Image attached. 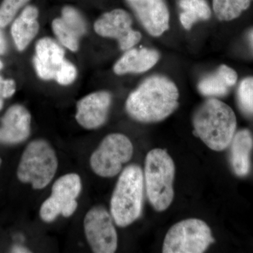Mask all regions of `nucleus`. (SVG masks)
I'll return each mask as SVG.
<instances>
[{
    "label": "nucleus",
    "mask_w": 253,
    "mask_h": 253,
    "mask_svg": "<svg viewBox=\"0 0 253 253\" xmlns=\"http://www.w3.org/2000/svg\"><path fill=\"white\" fill-rule=\"evenodd\" d=\"M179 89L166 76L155 75L145 79L126 101L128 115L143 123L161 122L179 106Z\"/></svg>",
    "instance_id": "obj_1"
},
{
    "label": "nucleus",
    "mask_w": 253,
    "mask_h": 253,
    "mask_svg": "<svg viewBox=\"0 0 253 253\" xmlns=\"http://www.w3.org/2000/svg\"><path fill=\"white\" fill-rule=\"evenodd\" d=\"M194 134L213 151L229 147L236 133V117L225 103L210 98L195 111L192 118Z\"/></svg>",
    "instance_id": "obj_2"
},
{
    "label": "nucleus",
    "mask_w": 253,
    "mask_h": 253,
    "mask_svg": "<svg viewBox=\"0 0 253 253\" xmlns=\"http://www.w3.org/2000/svg\"><path fill=\"white\" fill-rule=\"evenodd\" d=\"M144 178L137 165L125 168L118 178L111 200V214L116 225H130L142 212Z\"/></svg>",
    "instance_id": "obj_3"
},
{
    "label": "nucleus",
    "mask_w": 253,
    "mask_h": 253,
    "mask_svg": "<svg viewBox=\"0 0 253 253\" xmlns=\"http://www.w3.org/2000/svg\"><path fill=\"white\" fill-rule=\"evenodd\" d=\"M175 166L166 150L150 151L145 160L144 184L150 204L156 211L167 210L174 199Z\"/></svg>",
    "instance_id": "obj_4"
},
{
    "label": "nucleus",
    "mask_w": 253,
    "mask_h": 253,
    "mask_svg": "<svg viewBox=\"0 0 253 253\" xmlns=\"http://www.w3.org/2000/svg\"><path fill=\"white\" fill-rule=\"evenodd\" d=\"M58 168V159L51 145L36 139L26 146L17 169V177L35 189H44L51 182Z\"/></svg>",
    "instance_id": "obj_5"
},
{
    "label": "nucleus",
    "mask_w": 253,
    "mask_h": 253,
    "mask_svg": "<svg viewBox=\"0 0 253 253\" xmlns=\"http://www.w3.org/2000/svg\"><path fill=\"white\" fill-rule=\"evenodd\" d=\"M214 242L209 226L204 221L191 218L179 221L169 229L163 253H202Z\"/></svg>",
    "instance_id": "obj_6"
},
{
    "label": "nucleus",
    "mask_w": 253,
    "mask_h": 253,
    "mask_svg": "<svg viewBox=\"0 0 253 253\" xmlns=\"http://www.w3.org/2000/svg\"><path fill=\"white\" fill-rule=\"evenodd\" d=\"M134 153L129 138L120 133L106 136L91 154L90 166L95 174L101 177H113L130 161Z\"/></svg>",
    "instance_id": "obj_7"
},
{
    "label": "nucleus",
    "mask_w": 253,
    "mask_h": 253,
    "mask_svg": "<svg viewBox=\"0 0 253 253\" xmlns=\"http://www.w3.org/2000/svg\"><path fill=\"white\" fill-rule=\"evenodd\" d=\"M81 190V179L76 173L59 177L53 184L51 196L41 206V219L44 222L51 223L60 214L64 217H71L77 210V199Z\"/></svg>",
    "instance_id": "obj_8"
},
{
    "label": "nucleus",
    "mask_w": 253,
    "mask_h": 253,
    "mask_svg": "<svg viewBox=\"0 0 253 253\" xmlns=\"http://www.w3.org/2000/svg\"><path fill=\"white\" fill-rule=\"evenodd\" d=\"M111 214L101 206L88 211L84 219L86 241L95 253H113L118 248V235Z\"/></svg>",
    "instance_id": "obj_9"
},
{
    "label": "nucleus",
    "mask_w": 253,
    "mask_h": 253,
    "mask_svg": "<svg viewBox=\"0 0 253 253\" xmlns=\"http://www.w3.org/2000/svg\"><path fill=\"white\" fill-rule=\"evenodd\" d=\"M131 15L122 9H113L101 15L94 25V31L103 38L117 40L123 51L131 49L141 40V34L132 27Z\"/></svg>",
    "instance_id": "obj_10"
},
{
    "label": "nucleus",
    "mask_w": 253,
    "mask_h": 253,
    "mask_svg": "<svg viewBox=\"0 0 253 253\" xmlns=\"http://www.w3.org/2000/svg\"><path fill=\"white\" fill-rule=\"evenodd\" d=\"M150 36L160 37L169 28L170 14L166 0H126Z\"/></svg>",
    "instance_id": "obj_11"
},
{
    "label": "nucleus",
    "mask_w": 253,
    "mask_h": 253,
    "mask_svg": "<svg viewBox=\"0 0 253 253\" xmlns=\"http://www.w3.org/2000/svg\"><path fill=\"white\" fill-rule=\"evenodd\" d=\"M111 103L112 96L109 91H99L86 95L78 101L76 121L85 129L100 127L107 120Z\"/></svg>",
    "instance_id": "obj_12"
},
{
    "label": "nucleus",
    "mask_w": 253,
    "mask_h": 253,
    "mask_svg": "<svg viewBox=\"0 0 253 253\" xmlns=\"http://www.w3.org/2000/svg\"><path fill=\"white\" fill-rule=\"evenodd\" d=\"M0 143L17 144L26 141L31 134V115L23 106H11L1 119Z\"/></svg>",
    "instance_id": "obj_13"
},
{
    "label": "nucleus",
    "mask_w": 253,
    "mask_h": 253,
    "mask_svg": "<svg viewBox=\"0 0 253 253\" xmlns=\"http://www.w3.org/2000/svg\"><path fill=\"white\" fill-rule=\"evenodd\" d=\"M36 52L33 64L38 76L44 81L54 80L64 61V50L51 38H43L36 43Z\"/></svg>",
    "instance_id": "obj_14"
},
{
    "label": "nucleus",
    "mask_w": 253,
    "mask_h": 253,
    "mask_svg": "<svg viewBox=\"0 0 253 253\" xmlns=\"http://www.w3.org/2000/svg\"><path fill=\"white\" fill-rule=\"evenodd\" d=\"M160 59L158 51L148 48L131 49L118 60L113 66V72L118 76L127 73H142L151 69Z\"/></svg>",
    "instance_id": "obj_15"
},
{
    "label": "nucleus",
    "mask_w": 253,
    "mask_h": 253,
    "mask_svg": "<svg viewBox=\"0 0 253 253\" xmlns=\"http://www.w3.org/2000/svg\"><path fill=\"white\" fill-rule=\"evenodd\" d=\"M39 11L36 6L29 5L14 20L11 28V36L16 49L24 51L39 32L38 21Z\"/></svg>",
    "instance_id": "obj_16"
},
{
    "label": "nucleus",
    "mask_w": 253,
    "mask_h": 253,
    "mask_svg": "<svg viewBox=\"0 0 253 253\" xmlns=\"http://www.w3.org/2000/svg\"><path fill=\"white\" fill-rule=\"evenodd\" d=\"M238 81L237 73L226 65H221L214 73L203 78L198 84L199 92L211 98L226 96Z\"/></svg>",
    "instance_id": "obj_17"
},
{
    "label": "nucleus",
    "mask_w": 253,
    "mask_h": 253,
    "mask_svg": "<svg viewBox=\"0 0 253 253\" xmlns=\"http://www.w3.org/2000/svg\"><path fill=\"white\" fill-rule=\"evenodd\" d=\"M253 147V135L249 129H241L235 133L231 142V161L234 172L238 176L249 174Z\"/></svg>",
    "instance_id": "obj_18"
},
{
    "label": "nucleus",
    "mask_w": 253,
    "mask_h": 253,
    "mask_svg": "<svg viewBox=\"0 0 253 253\" xmlns=\"http://www.w3.org/2000/svg\"><path fill=\"white\" fill-rule=\"evenodd\" d=\"M179 6L181 9L179 21L186 30L191 29L199 21H208L212 15L206 0H179Z\"/></svg>",
    "instance_id": "obj_19"
},
{
    "label": "nucleus",
    "mask_w": 253,
    "mask_h": 253,
    "mask_svg": "<svg viewBox=\"0 0 253 253\" xmlns=\"http://www.w3.org/2000/svg\"><path fill=\"white\" fill-rule=\"evenodd\" d=\"M251 2L252 0H212V9L218 20L231 21L249 9Z\"/></svg>",
    "instance_id": "obj_20"
},
{
    "label": "nucleus",
    "mask_w": 253,
    "mask_h": 253,
    "mask_svg": "<svg viewBox=\"0 0 253 253\" xmlns=\"http://www.w3.org/2000/svg\"><path fill=\"white\" fill-rule=\"evenodd\" d=\"M53 32L63 46L71 51L79 49V38L76 32L66 24L62 18H55L51 23Z\"/></svg>",
    "instance_id": "obj_21"
},
{
    "label": "nucleus",
    "mask_w": 253,
    "mask_h": 253,
    "mask_svg": "<svg viewBox=\"0 0 253 253\" xmlns=\"http://www.w3.org/2000/svg\"><path fill=\"white\" fill-rule=\"evenodd\" d=\"M237 102L240 110L248 117H253V77L245 78L237 89Z\"/></svg>",
    "instance_id": "obj_22"
},
{
    "label": "nucleus",
    "mask_w": 253,
    "mask_h": 253,
    "mask_svg": "<svg viewBox=\"0 0 253 253\" xmlns=\"http://www.w3.org/2000/svg\"><path fill=\"white\" fill-rule=\"evenodd\" d=\"M29 0H3L0 4V27H6Z\"/></svg>",
    "instance_id": "obj_23"
},
{
    "label": "nucleus",
    "mask_w": 253,
    "mask_h": 253,
    "mask_svg": "<svg viewBox=\"0 0 253 253\" xmlns=\"http://www.w3.org/2000/svg\"><path fill=\"white\" fill-rule=\"evenodd\" d=\"M63 21L78 36H84L86 32V25L81 14L72 6H65L62 9Z\"/></svg>",
    "instance_id": "obj_24"
},
{
    "label": "nucleus",
    "mask_w": 253,
    "mask_h": 253,
    "mask_svg": "<svg viewBox=\"0 0 253 253\" xmlns=\"http://www.w3.org/2000/svg\"><path fill=\"white\" fill-rule=\"evenodd\" d=\"M77 75V68L76 66L65 59L56 72L54 80L61 85H69L76 79Z\"/></svg>",
    "instance_id": "obj_25"
},
{
    "label": "nucleus",
    "mask_w": 253,
    "mask_h": 253,
    "mask_svg": "<svg viewBox=\"0 0 253 253\" xmlns=\"http://www.w3.org/2000/svg\"><path fill=\"white\" fill-rule=\"evenodd\" d=\"M16 83L12 79H4L0 76V97L8 99L16 92Z\"/></svg>",
    "instance_id": "obj_26"
},
{
    "label": "nucleus",
    "mask_w": 253,
    "mask_h": 253,
    "mask_svg": "<svg viewBox=\"0 0 253 253\" xmlns=\"http://www.w3.org/2000/svg\"><path fill=\"white\" fill-rule=\"evenodd\" d=\"M1 28L0 27V55H4L7 51V42Z\"/></svg>",
    "instance_id": "obj_27"
},
{
    "label": "nucleus",
    "mask_w": 253,
    "mask_h": 253,
    "mask_svg": "<svg viewBox=\"0 0 253 253\" xmlns=\"http://www.w3.org/2000/svg\"><path fill=\"white\" fill-rule=\"evenodd\" d=\"M11 253H31L29 250L21 246H14L11 249Z\"/></svg>",
    "instance_id": "obj_28"
},
{
    "label": "nucleus",
    "mask_w": 253,
    "mask_h": 253,
    "mask_svg": "<svg viewBox=\"0 0 253 253\" xmlns=\"http://www.w3.org/2000/svg\"><path fill=\"white\" fill-rule=\"evenodd\" d=\"M248 41H249L251 49L253 50V28L251 31H250L249 35H248Z\"/></svg>",
    "instance_id": "obj_29"
},
{
    "label": "nucleus",
    "mask_w": 253,
    "mask_h": 253,
    "mask_svg": "<svg viewBox=\"0 0 253 253\" xmlns=\"http://www.w3.org/2000/svg\"><path fill=\"white\" fill-rule=\"evenodd\" d=\"M3 106H4V101H3L2 98L0 97V111L2 109Z\"/></svg>",
    "instance_id": "obj_30"
},
{
    "label": "nucleus",
    "mask_w": 253,
    "mask_h": 253,
    "mask_svg": "<svg viewBox=\"0 0 253 253\" xmlns=\"http://www.w3.org/2000/svg\"><path fill=\"white\" fill-rule=\"evenodd\" d=\"M3 67H4V64H3L2 61L0 59V71L2 69Z\"/></svg>",
    "instance_id": "obj_31"
},
{
    "label": "nucleus",
    "mask_w": 253,
    "mask_h": 253,
    "mask_svg": "<svg viewBox=\"0 0 253 253\" xmlns=\"http://www.w3.org/2000/svg\"><path fill=\"white\" fill-rule=\"evenodd\" d=\"M1 158H0V167H1Z\"/></svg>",
    "instance_id": "obj_32"
}]
</instances>
